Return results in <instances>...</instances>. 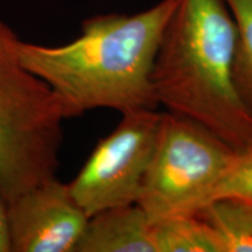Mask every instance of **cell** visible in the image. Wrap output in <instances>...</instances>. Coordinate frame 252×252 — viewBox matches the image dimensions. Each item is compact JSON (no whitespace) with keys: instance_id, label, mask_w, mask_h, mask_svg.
<instances>
[{"instance_id":"cell-1","label":"cell","mask_w":252,"mask_h":252,"mask_svg":"<svg viewBox=\"0 0 252 252\" xmlns=\"http://www.w3.org/2000/svg\"><path fill=\"white\" fill-rule=\"evenodd\" d=\"M178 2L161 0L134 14L94 15L82 23L77 39L62 46L20 40L19 60L52 89L64 119L94 109H157L154 59Z\"/></svg>"},{"instance_id":"cell-6","label":"cell","mask_w":252,"mask_h":252,"mask_svg":"<svg viewBox=\"0 0 252 252\" xmlns=\"http://www.w3.org/2000/svg\"><path fill=\"white\" fill-rule=\"evenodd\" d=\"M12 252H75L89 216L55 178L7 203Z\"/></svg>"},{"instance_id":"cell-3","label":"cell","mask_w":252,"mask_h":252,"mask_svg":"<svg viewBox=\"0 0 252 252\" xmlns=\"http://www.w3.org/2000/svg\"><path fill=\"white\" fill-rule=\"evenodd\" d=\"M0 18V191L6 202L56 176L64 121L52 89L24 67Z\"/></svg>"},{"instance_id":"cell-4","label":"cell","mask_w":252,"mask_h":252,"mask_svg":"<svg viewBox=\"0 0 252 252\" xmlns=\"http://www.w3.org/2000/svg\"><path fill=\"white\" fill-rule=\"evenodd\" d=\"M237 152L204 126L171 112L162 122L137 204L150 222L197 215L215 200Z\"/></svg>"},{"instance_id":"cell-11","label":"cell","mask_w":252,"mask_h":252,"mask_svg":"<svg viewBox=\"0 0 252 252\" xmlns=\"http://www.w3.org/2000/svg\"><path fill=\"white\" fill-rule=\"evenodd\" d=\"M219 197L252 201V147L236 154L216 193L215 198Z\"/></svg>"},{"instance_id":"cell-7","label":"cell","mask_w":252,"mask_h":252,"mask_svg":"<svg viewBox=\"0 0 252 252\" xmlns=\"http://www.w3.org/2000/svg\"><path fill=\"white\" fill-rule=\"evenodd\" d=\"M75 252H157L153 224L137 203L89 217Z\"/></svg>"},{"instance_id":"cell-2","label":"cell","mask_w":252,"mask_h":252,"mask_svg":"<svg viewBox=\"0 0 252 252\" xmlns=\"http://www.w3.org/2000/svg\"><path fill=\"white\" fill-rule=\"evenodd\" d=\"M237 27L224 0H179L152 69L158 105L189 118L236 152L252 147V115L234 81Z\"/></svg>"},{"instance_id":"cell-5","label":"cell","mask_w":252,"mask_h":252,"mask_svg":"<svg viewBox=\"0 0 252 252\" xmlns=\"http://www.w3.org/2000/svg\"><path fill=\"white\" fill-rule=\"evenodd\" d=\"M161 122L162 112L157 109L125 111L115 130L98 141L68 184L88 216L138 202Z\"/></svg>"},{"instance_id":"cell-12","label":"cell","mask_w":252,"mask_h":252,"mask_svg":"<svg viewBox=\"0 0 252 252\" xmlns=\"http://www.w3.org/2000/svg\"><path fill=\"white\" fill-rule=\"evenodd\" d=\"M0 252H12L7 202L0 191Z\"/></svg>"},{"instance_id":"cell-9","label":"cell","mask_w":252,"mask_h":252,"mask_svg":"<svg viewBox=\"0 0 252 252\" xmlns=\"http://www.w3.org/2000/svg\"><path fill=\"white\" fill-rule=\"evenodd\" d=\"M153 239L157 252H222L214 230L198 215L153 223Z\"/></svg>"},{"instance_id":"cell-10","label":"cell","mask_w":252,"mask_h":252,"mask_svg":"<svg viewBox=\"0 0 252 252\" xmlns=\"http://www.w3.org/2000/svg\"><path fill=\"white\" fill-rule=\"evenodd\" d=\"M237 27L234 81L242 102L252 115V0H224Z\"/></svg>"},{"instance_id":"cell-8","label":"cell","mask_w":252,"mask_h":252,"mask_svg":"<svg viewBox=\"0 0 252 252\" xmlns=\"http://www.w3.org/2000/svg\"><path fill=\"white\" fill-rule=\"evenodd\" d=\"M197 215L214 230L222 252H252V201L219 197Z\"/></svg>"}]
</instances>
